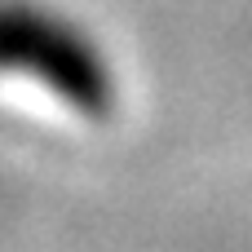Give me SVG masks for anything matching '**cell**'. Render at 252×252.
Returning a JSON list of instances; mask_svg holds the SVG:
<instances>
[{
	"mask_svg": "<svg viewBox=\"0 0 252 252\" xmlns=\"http://www.w3.org/2000/svg\"><path fill=\"white\" fill-rule=\"evenodd\" d=\"M0 75H27L89 120L115 106V75L102 49L35 0H0Z\"/></svg>",
	"mask_w": 252,
	"mask_h": 252,
	"instance_id": "6da1fadb",
	"label": "cell"
}]
</instances>
